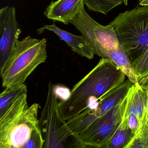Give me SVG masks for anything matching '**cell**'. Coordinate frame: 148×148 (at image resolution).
<instances>
[{
	"label": "cell",
	"mask_w": 148,
	"mask_h": 148,
	"mask_svg": "<svg viewBox=\"0 0 148 148\" xmlns=\"http://www.w3.org/2000/svg\"><path fill=\"white\" fill-rule=\"evenodd\" d=\"M126 75L110 60L102 58L97 64L71 90L65 100L59 102L60 111L66 122L83 112L90 99L96 100L117 87Z\"/></svg>",
	"instance_id": "obj_1"
},
{
	"label": "cell",
	"mask_w": 148,
	"mask_h": 148,
	"mask_svg": "<svg viewBox=\"0 0 148 148\" xmlns=\"http://www.w3.org/2000/svg\"><path fill=\"white\" fill-rule=\"evenodd\" d=\"M47 39L28 36L18 40L4 64L0 67L2 85L12 88L25 84L27 79L47 58Z\"/></svg>",
	"instance_id": "obj_2"
},
{
	"label": "cell",
	"mask_w": 148,
	"mask_h": 148,
	"mask_svg": "<svg viewBox=\"0 0 148 148\" xmlns=\"http://www.w3.org/2000/svg\"><path fill=\"white\" fill-rule=\"evenodd\" d=\"M119 14L110 23L131 63L148 48V5Z\"/></svg>",
	"instance_id": "obj_3"
},
{
	"label": "cell",
	"mask_w": 148,
	"mask_h": 148,
	"mask_svg": "<svg viewBox=\"0 0 148 148\" xmlns=\"http://www.w3.org/2000/svg\"><path fill=\"white\" fill-rule=\"evenodd\" d=\"M40 108L36 103L28 108L16 105L0 116V148H24L38 125Z\"/></svg>",
	"instance_id": "obj_4"
},
{
	"label": "cell",
	"mask_w": 148,
	"mask_h": 148,
	"mask_svg": "<svg viewBox=\"0 0 148 148\" xmlns=\"http://www.w3.org/2000/svg\"><path fill=\"white\" fill-rule=\"evenodd\" d=\"M54 86L51 82L48 84L45 104L38 119V126L45 139L43 148L66 147L67 139L73 135L60 113Z\"/></svg>",
	"instance_id": "obj_5"
},
{
	"label": "cell",
	"mask_w": 148,
	"mask_h": 148,
	"mask_svg": "<svg viewBox=\"0 0 148 148\" xmlns=\"http://www.w3.org/2000/svg\"><path fill=\"white\" fill-rule=\"evenodd\" d=\"M68 23L81 33L91 46L95 54L99 57L109 59L113 52L121 47L112 26H103L95 21L86 11L84 4Z\"/></svg>",
	"instance_id": "obj_6"
},
{
	"label": "cell",
	"mask_w": 148,
	"mask_h": 148,
	"mask_svg": "<svg viewBox=\"0 0 148 148\" xmlns=\"http://www.w3.org/2000/svg\"><path fill=\"white\" fill-rule=\"evenodd\" d=\"M127 101L126 95L116 105L73 138L72 145L77 148H105L122 122Z\"/></svg>",
	"instance_id": "obj_7"
},
{
	"label": "cell",
	"mask_w": 148,
	"mask_h": 148,
	"mask_svg": "<svg viewBox=\"0 0 148 148\" xmlns=\"http://www.w3.org/2000/svg\"><path fill=\"white\" fill-rule=\"evenodd\" d=\"M132 84L128 79L125 80L117 87L100 98L95 108H87L74 118L66 122L72 132L73 137L77 136L95 120L116 105L126 96Z\"/></svg>",
	"instance_id": "obj_8"
},
{
	"label": "cell",
	"mask_w": 148,
	"mask_h": 148,
	"mask_svg": "<svg viewBox=\"0 0 148 148\" xmlns=\"http://www.w3.org/2000/svg\"><path fill=\"white\" fill-rule=\"evenodd\" d=\"M16 13L14 7L6 6L0 10V67L8 58L22 32Z\"/></svg>",
	"instance_id": "obj_9"
},
{
	"label": "cell",
	"mask_w": 148,
	"mask_h": 148,
	"mask_svg": "<svg viewBox=\"0 0 148 148\" xmlns=\"http://www.w3.org/2000/svg\"><path fill=\"white\" fill-rule=\"evenodd\" d=\"M138 87L132 84L127 92L125 116H135L141 122L148 113V79L139 82Z\"/></svg>",
	"instance_id": "obj_10"
},
{
	"label": "cell",
	"mask_w": 148,
	"mask_h": 148,
	"mask_svg": "<svg viewBox=\"0 0 148 148\" xmlns=\"http://www.w3.org/2000/svg\"><path fill=\"white\" fill-rule=\"evenodd\" d=\"M45 30L54 33L60 39L66 43L72 51L80 56L89 60L94 58L95 53L92 47L83 36L74 35L67 31L62 30L55 25V21L52 25H45L38 29L37 33L41 34Z\"/></svg>",
	"instance_id": "obj_11"
},
{
	"label": "cell",
	"mask_w": 148,
	"mask_h": 148,
	"mask_svg": "<svg viewBox=\"0 0 148 148\" xmlns=\"http://www.w3.org/2000/svg\"><path fill=\"white\" fill-rule=\"evenodd\" d=\"M84 0H57L52 1L46 8L44 14L49 19L66 25L78 12Z\"/></svg>",
	"instance_id": "obj_12"
},
{
	"label": "cell",
	"mask_w": 148,
	"mask_h": 148,
	"mask_svg": "<svg viewBox=\"0 0 148 148\" xmlns=\"http://www.w3.org/2000/svg\"><path fill=\"white\" fill-rule=\"evenodd\" d=\"M134 135L123 116L121 124L105 148H127Z\"/></svg>",
	"instance_id": "obj_13"
},
{
	"label": "cell",
	"mask_w": 148,
	"mask_h": 148,
	"mask_svg": "<svg viewBox=\"0 0 148 148\" xmlns=\"http://www.w3.org/2000/svg\"><path fill=\"white\" fill-rule=\"evenodd\" d=\"M25 93H27V89L25 84L12 88H5L0 95V115L6 110L18 97Z\"/></svg>",
	"instance_id": "obj_14"
},
{
	"label": "cell",
	"mask_w": 148,
	"mask_h": 148,
	"mask_svg": "<svg viewBox=\"0 0 148 148\" xmlns=\"http://www.w3.org/2000/svg\"><path fill=\"white\" fill-rule=\"evenodd\" d=\"M123 2L128 5V0H84V3L90 11L107 14L110 11Z\"/></svg>",
	"instance_id": "obj_15"
},
{
	"label": "cell",
	"mask_w": 148,
	"mask_h": 148,
	"mask_svg": "<svg viewBox=\"0 0 148 148\" xmlns=\"http://www.w3.org/2000/svg\"><path fill=\"white\" fill-rule=\"evenodd\" d=\"M127 148H148V113Z\"/></svg>",
	"instance_id": "obj_16"
},
{
	"label": "cell",
	"mask_w": 148,
	"mask_h": 148,
	"mask_svg": "<svg viewBox=\"0 0 148 148\" xmlns=\"http://www.w3.org/2000/svg\"><path fill=\"white\" fill-rule=\"evenodd\" d=\"M138 81L148 79V48L132 63Z\"/></svg>",
	"instance_id": "obj_17"
},
{
	"label": "cell",
	"mask_w": 148,
	"mask_h": 148,
	"mask_svg": "<svg viewBox=\"0 0 148 148\" xmlns=\"http://www.w3.org/2000/svg\"><path fill=\"white\" fill-rule=\"evenodd\" d=\"M45 139L38 126L34 128L24 148H43Z\"/></svg>",
	"instance_id": "obj_18"
},
{
	"label": "cell",
	"mask_w": 148,
	"mask_h": 148,
	"mask_svg": "<svg viewBox=\"0 0 148 148\" xmlns=\"http://www.w3.org/2000/svg\"><path fill=\"white\" fill-rule=\"evenodd\" d=\"M55 92L60 100H65L70 97L71 90L64 86L55 85Z\"/></svg>",
	"instance_id": "obj_19"
},
{
	"label": "cell",
	"mask_w": 148,
	"mask_h": 148,
	"mask_svg": "<svg viewBox=\"0 0 148 148\" xmlns=\"http://www.w3.org/2000/svg\"><path fill=\"white\" fill-rule=\"evenodd\" d=\"M141 6L148 5V0H142L139 2Z\"/></svg>",
	"instance_id": "obj_20"
},
{
	"label": "cell",
	"mask_w": 148,
	"mask_h": 148,
	"mask_svg": "<svg viewBox=\"0 0 148 148\" xmlns=\"http://www.w3.org/2000/svg\"><path fill=\"white\" fill-rule=\"evenodd\" d=\"M139 1H142V0H139Z\"/></svg>",
	"instance_id": "obj_21"
},
{
	"label": "cell",
	"mask_w": 148,
	"mask_h": 148,
	"mask_svg": "<svg viewBox=\"0 0 148 148\" xmlns=\"http://www.w3.org/2000/svg\"><path fill=\"white\" fill-rule=\"evenodd\" d=\"M141 81H142V80H141Z\"/></svg>",
	"instance_id": "obj_22"
}]
</instances>
